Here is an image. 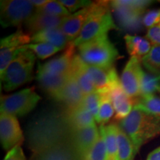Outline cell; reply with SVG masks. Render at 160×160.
<instances>
[{"mask_svg": "<svg viewBox=\"0 0 160 160\" xmlns=\"http://www.w3.org/2000/svg\"><path fill=\"white\" fill-rule=\"evenodd\" d=\"M71 131L65 119H48L32 125L28 132L29 147L34 153L69 143Z\"/></svg>", "mask_w": 160, "mask_h": 160, "instance_id": "cell-2", "label": "cell"}, {"mask_svg": "<svg viewBox=\"0 0 160 160\" xmlns=\"http://www.w3.org/2000/svg\"><path fill=\"white\" fill-rule=\"evenodd\" d=\"M25 48L33 51L34 54L41 59H47L61 51L59 48L47 43H30L26 45Z\"/></svg>", "mask_w": 160, "mask_h": 160, "instance_id": "cell-30", "label": "cell"}, {"mask_svg": "<svg viewBox=\"0 0 160 160\" xmlns=\"http://www.w3.org/2000/svg\"><path fill=\"white\" fill-rule=\"evenodd\" d=\"M124 39L128 52L131 57H135L139 60L149 53L153 46L147 39L139 36L127 34Z\"/></svg>", "mask_w": 160, "mask_h": 160, "instance_id": "cell-24", "label": "cell"}, {"mask_svg": "<svg viewBox=\"0 0 160 160\" xmlns=\"http://www.w3.org/2000/svg\"><path fill=\"white\" fill-rule=\"evenodd\" d=\"M85 94L80 88L79 84L72 75L71 72L64 88L59 102L65 104L68 109L73 108L80 105L82 102Z\"/></svg>", "mask_w": 160, "mask_h": 160, "instance_id": "cell-23", "label": "cell"}, {"mask_svg": "<svg viewBox=\"0 0 160 160\" xmlns=\"http://www.w3.org/2000/svg\"><path fill=\"white\" fill-rule=\"evenodd\" d=\"M140 62L141 60L138 58L131 57L123 69L120 79L122 86L125 93L133 100L139 97L141 91L142 74L143 70L141 68Z\"/></svg>", "mask_w": 160, "mask_h": 160, "instance_id": "cell-12", "label": "cell"}, {"mask_svg": "<svg viewBox=\"0 0 160 160\" xmlns=\"http://www.w3.org/2000/svg\"><path fill=\"white\" fill-rule=\"evenodd\" d=\"M133 108L147 111L160 117V98L154 94L142 95L134 100Z\"/></svg>", "mask_w": 160, "mask_h": 160, "instance_id": "cell-28", "label": "cell"}, {"mask_svg": "<svg viewBox=\"0 0 160 160\" xmlns=\"http://www.w3.org/2000/svg\"><path fill=\"white\" fill-rule=\"evenodd\" d=\"M118 124L131 139L137 153L144 144L160 135V117L136 108Z\"/></svg>", "mask_w": 160, "mask_h": 160, "instance_id": "cell-1", "label": "cell"}, {"mask_svg": "<svg viewBox=\"0 0 160 160\" xmlns=\"http://www.w3.org/2000/svg\"><path fill=\"white\" fill-rule=\"evenodd\" d=\"M160 87V78L153 74L146 73L142 71L141 81V91L140 96L154 94Z\"/></svg>", "mask_w": 160, "mask_h": 160, "instance_id": "cell-31", "label": "cell"}, {"mask_svg": "<svg viewBox=\"0 0 160 160\" xmlns=\"http://www.w3.org/2000/svg\"><path fill=\"white\" fill-rule=\"evenodd\" d=\"M0 9V21L3 28H20L37 11L28 0H2Z\"/></svg>", "mask_w": 160, "mask_h": 160, "instance_id": "cell-7", "label": "cell"}, {"mask_svg": "<svg viewBox=\"0 0 160 160\" xmlns=\"http://www.w3.org/2000/svg\"><path fill=\"white\" fill-rule=\"evenodd\" d=\"M99 136V128L95 123L85 128L72 131L69 145L79 159L84 160L97 142Z\"/></svg>", "mask_w": 160, "mask_h": 160, "instance_id": "cell-11", "label": "cell"}, {"mask_svg": "<svg viewBox=\"0 0 160 160\" xmlns=\"http://www.w3.org/2000/svg\"><path fill=\"white\" fill-rule=\"evenodd\" d=\"M150 1H111L110 5L113 9L119 22L123 27L134 28L137 25Z\"/></svg>", "mask_w": 160, "mask_h": 160, "instance_id": "cell-9", "label": "cell"}, {"mask_svg": "<svg viewBox=\"0 0 160 160\" xmlns=\"http://www.w3.org/2000/svg\"><path fill=\"white\" fill-rule=\"evenodd\" d=\"M63 118L71 131L85 128L96 123L93 114L82 104L73 108L67 109Z\"/></svg>", "mask_w": 160, "mask_h": 160, "instance_id": "cell-18", "label": "cell"}, {"mask_svg": "<svg viewBox=\"0 0 160 160\" xmlns=\"http://www.w3.org/2000/svg\"><path fill=\"white\" fill-rule=\"evenodd\" d=\"M37 10L48 13V14L56 16V17H67L71 15L68 10L59 1H53V0L50 1L48 0V2L45 5Z\"/></svg>", "mask_w": 160, "mask_h": 160, "instance_id": "cell-33", "label": "cell"}, {"mask_svg": "<svg viewBox=\"0 0 160 160\" xmlns=\"http://www.w3.org/2000/svg\"><path fill=\"white\" fill-rule=\"evenodd\" d=\"M48 0H31L32 5L35 7L36 9H39L45 5Z\"/></svg>", "mask_w": 160, "mask_h": 160, "instance_id": "cell-40", "label": "cell"}, {"mask_svg": "<svg viewBox=\"0 0 160 160\" xmlns=\"http://www.w3.org/2000/svg\"><path fill=\"white\" fill-rule=\"evenodd\" d=\"M31 43H47L63 50L66 49L71 42L60 28H58L37 32L31 37Z\"/></svg>", "mask_w": 160, "mask_h": 160, "instance_id": "cell-20", "label": "cell"}, {"mask_svg": "<svg viewBox=\"0 0 160 160\" xmlns=\"http://www.w3.org/2000/svg\"><path fill=\"white\" fill-rule=\"evenodd\" d=\"M157 92H159V93H160V87L159 88V89H158V91H157Z\"/></svg>", "mask_w": 160, "mask_h": 160, "instance_id": "cell-41", "label": "cell"}, {"mask_svg": "<svg viewBox=\"0 0 160 160\" xmlns=\"http://www.w3.org/2000/svg\"><path fill=\"white\" fill-rule=\"evenodd\" d=\"M146 39L152 45H160V24L148 30Z\"/></svg>", "mask_w": 160, "mask_h": 160, "instance_id": "cell-37", "label": "cell"}, {"mask_svg": "<svg viewBox=\"0 0 160 160\" xmlns=\"http://www.w3.org/2000/svg\"><path fill=\"white\" fill-rule=\"evenodd\" d=\"M71 72V71H70ZM70 73L57 75L37 69V80L40 87L53 99L59 102L62 93L68 79Z\"/></svg>", "mask_w": 160, "mask_h": 160, "instance_id": "cell-15", "label": "cell"}, {"mask_svg": "<svg viewBox=\"0 0 160 160\" xmlns=\"http://www.w3.org/2000/svg\"><path fill=\"white\" fill-rule=\"evenodd\" d=\"M65 18L56 17L37 10L32 17L25 23V25L28 31V34L33 35L43 30L60 28Z\"/></svg>", "mask_w": 160, "mask_h": 160, "instance_id": "cell-17", "label": "cell"}, {"mask_svg": "<svg viewBox=\"0 0 160 160\" xmlns=\"http://www.w3.org/2000/svg\"><path fill=\"white\" fill-rule=\"evenodd\" d=\"M142 22L148 29L159 25L160 23V9L152 10L147 12L144 16Z\"/></svg>", "mask_w": 160, "mask_h": 160, "instance_id": "cell-36", "label": "cell"}, {"mask_svg": "<svg viewBox=\"0 0 160 160\" xmlns=\"http://www.w3.org/2000/svg\"><path fill=\"white\" fill-rule=\"evenodd\" d=\"M71 72L72 75L74 77L75 79L77 80L85 96L97 91L93 80L88 71L86 69L85 63L81 59L78 54H76L73 58Z\"/></svg>", "mask_w": 160, "mask_h": 160, "instance_id": "cell-22", "label": "cell"}, {"mask_svg": "<svg viewBox=\"0 0 160 160\" xmlns=\"http://www.w3.org/2000/svg\"><path fill=\"white\" fill-rule=\"evenodd\" d=\"M109 93L115 111V118L121 121L131 113L134 106V101L125 93L120 79L111 85Z\"/></svg>", "mask_w": 160, "mask_h": 160, "instance_id": "cell-13", "label": "cell"}, {"mask_svg": "<svg viewBox=\"0 0 160 160\" xmlns=\"http://www.w3.org/2000/svg\"><path fill=\"white\" fill-rule=\"evenodd\" d=\"M146 160H160V146L151 152Z\"/></svg>", "mask_w": 160, "mask_h": 160, "instance_id": "cell-39", "label": "cell"}, {"mask_svg": "<svg viewBox=\"0 0 160 160\" xmlns=\"http://www.w3.org/2000/svg\"><path fill=\"white\" fill-rule=\"evenodd\" d=\"M59 2L68 10L70 13L77 12L79 9L88 7L93 3V2L85 1V0H60Z\"/></svg>", "mask_w": 160, "mask_h": 160, "instance_id": "cell-35", "label": "cell"}, {"mask_svg": "<svg viewBox=\"0 0 160 160\" xmlns=\"http://www.w3.org/2000/svg\"><path fill=\"white\" fill-rule=\"evenodd\" d=\"M4 160H26L21 145H17L8 152Z\"/></svg>", "mask_w": 160, "mask_h": 160, "instance_id": "cell-38", "label": "cell"}, {"mask_svg": "<svg viewBox=\"0 0 160 160\" xmlns=\"http://www.w3.org/2000/svg\"><path fill=\"white\" fill-rule=\"evenodd\" d=\"M94 7L82 31L73 44L76 48L108 33L118 29L110 11V2H93Z\"/></svg>", "mask_w": 160, "mask_h": 160, "instance_id": "cell-4", "label": "cell"}, {"mask_svg": "<svg viewBox=\"0 0 160 160\" xmlns=\"http://www.w3.org/2000/svg\"><path fill=\"white\" fill-rule=\"evenodd\" d=\"M100 94V105L97 117L95 121L100 125H105L109 120L114 116L115 111L110 97L109 89L97 91Z\"/></svg>", "mask_w": 160, "mask_h": 160, "instance_id": "cell-27", "label": "cell"}, {"mask_svg": "<svg viewBox=\"0 0 160 160\" xmlns=\"http://www.w3.org/2000/svg\"><path fill=\"white\" fill-rule=\"evenodd\" d=\"M99 131L100 136L99 139L84 160H107L105 137L100 130Z\"/></svg>", "mask_w": 160, "mask_h": 160, "instance_id": "cell-32", "label": "cell"}, {"mask_svg": "<svg viewBox=\"0 0 160 160\" xmlns=\"http://www.w3.org/2000/svg\"><path fill=\"white\" fill-rule=\"evenodd\" d=\"M79 57L86 65L104 69L113 68L119 58L117 48L105 34L87 42L77 47Z\"/></svg>", "mask_w": 160, "mask_h": 160, "instance_id": "cell-3", "label": "cell"}, {"mask_svg": "<svg viewBox=\"0 0 160 160\" xmlns=\"http://www.w3.org/2000/svg\"><path fill=\"white\" fill-rule=\"evenodd\" d=\"M35 60L34 53L24 48L8 66L3 74L0 76L4 90L10 92L29 82L33 79L32 74Z\"/></svg>", "mask_w": 160, "mask_h": 160, "instance_id": "cell-5", "label": "cell"}, {"mask_svg": "<svg viewBox=\"0 0 160 160\" xmlns=\"http://www.w3.org/2000/svg\"><path fill=\"white\" fill-rule=\"evenodd\" d=\"M82 105L91 112L96 119L99 113L100 105V94L99 92L97 91L93 93L85 95Z\"/></svg>", "mask_w": 160, "mask_h": 160, "instance_id": "cell-34", "label": "cell"}, {"mask_svg": "<svg viewBox=\"0 0 160 160\" xmlns=\"http://www.w3.org/2000/svg\"><path fill=\"white\" fill-rule=\"evenodd\" d=\"M85 67L93 80L97 91L109 89L112 84L119 79L114 67L110 69H104L86 64Z\"/></svg>", "mask_w": 160, "mask_h": 160, "instance_id": "cell-21", "label": "cell"}, {"mask_svg": "<svg viewBox=\"0 0 160 160\" xmlns=\"http://www.w3.org/2000/svg\"><path fill=\"white\" fill-rule=\"evenodd\" d=\"M75 48L73 42H71L66 48L62 54L44 64H38V69L53 74H68L71 71L72 62L76 55Z\"/></svg>", "mask_w": 160, "mask_h": 160, "instance_id": "cell-16", "label": "cell"}, {"mask_svg": "<svg viewBox=\"0 0 160 160\" xmlns=\"http://www.w3.org/2000/svg\"><path fill=\"white\" fill-rule=\"evenodd\" d=\"M159 24H160V23H159Z\"/></svg>", "mask_w": 160, "mask_h": 160, "instance_id": "cell-42", "label": "cell"}, {"mask_svg": "<svg viewBox=\"0 0 160 160\" xmlns=\"http://www.w3.org/2000/svg\"><path fill=\"white\" fill-rule=\"evenodd\" d=\"M94 4H91L88 7L82 8L77 12L67 17L64 20L60 29L63 31L71 42L75 41L79 37L84 26L87 22L93 10Z\"/></svg>", "mask_w": 160, "mask_h": 160, "instance_id": "cell-14", "label": "cell"}, {"mask_svg": "<svg viewBox=\"0 0 160 160\" xmlns=\"http://www.w3.org/2000/svg\"><path fill=\"white\" fill-rule=\"evenodd\" d=\"M117 138H118V154L117 160H133L137 153L133 142L117 124Z\"/></svg>", "mask_w": 160, "mask_h": 160, "instance_id": "cell-26", "label": "cell"}, {"mask_svg": "<svg viewBox=\"0 0 160 160\" xmlns=\"http://www.w3.org/2000/svg\"><path fill=\"white\" fill-rule=\"evenodd\" d=\"M0 139L3 148L8 151L24 140L17 117L2 111L0 114Z\"/></svg>", "mask_w": 160, "mask_h": 160, "instance_id": "cell-10", "label": "cell"}, {"mask_svg": "<svg viewBox=\"0 0 160 160\" xmlns=\"http://www.w3.org/2000/svg\"><path fill=\"white\" fill-rule=\"evenodd\" d=\"M41 99L34 88H28L9 95L1 96V111L15 117H23L35 108Z\"/></svg>", "mask_w": 160, "mask_h": 160, "instance_id": "cell-6", "label": "cell"}, {"mask_svg": "<svg viewBox=\"0 0 160 160\" xmlns=\"http://www.w3.org/2000/svg\"><path fill=\"white\" fill-rule=\"evenodd\" d=\"M141 62L151 74L160 78V45L152 46L151 51Z\"/></svg>", "mask_w": 160, "mask_h": 160, "instance_id": "cell-29", "label": "cell"}, {"mask_svg": "<svg viewBox=\"0 0 160 160\" xmlns=\"http://www.w3.org/2000/svg\"><path fill=\"white\" fill-rule=\"evenodd\" d=\"M99 130L103 133L106 144L107 160H117L118 138L117 124L100 125Z\"/></svg>", "mask_w": 160, "mask_h": 160, "instance_id": "cell-25", "label": "cell"}, {"mask_svg": "<svg viewBox=\"0 0 160 160\" xmlns=\"http://www.w3.org/2000/svg\"><path fill=\"white\" fill-rule=\"evenodd\" d=\"M30 160H81L69 143L33 153Z\"/></svg>", "mask_w": 160, "mask_h": 160, "instance_id": "cell-19", "label": "cell"}, {"mask_svg": "<svg viewBox=\"0 0 160 160\" xmlns=\"http://www.w3.org/2000/svg\"><path fill=\"white\" fill-rule=\"evenodd\" d=\"M31 43V35L24 32L21 28L12 34L4 37L0 42V76L8 66L22 51L26 45Z\"/></svg>", "mask_w": 160, "mask_h": 160, "instance_id": "cell-8", "label": "cell"}]
</instances>
